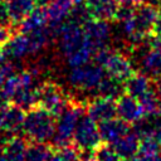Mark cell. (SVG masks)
<instances>
[{
    "label": "cell",
    "instance_id": "cell-5",
    "mask_svg": "<svg viewBox=\"0 0 161 161\" xmlns=\"http://www.w3.org/2000/svg\"><path fill=\"white\" fill-rule=\"evenodd\" d=\"M57 43L58 49L65 58L77 52L78 49L83 48L86 45L83 25L67 19L62 24L60 30L57 35Z\"/></svg>",
    "mask_w": 161,
    "mask_h": 161
},
{
    "label": "cell",
    "instance_id": "cell-9",
    "mask_svg": "<svg viewBox=\"0 0 161 161\" xmlns=\"http://www.w3.org/2000/svg\"><path fill=\"white\" fill-rule=\"evenodd\" d=\"M72 0H53L48 5H45V14L48 18L47 28L53 38H57L62 24L68 19L72 9H73Z\"/></svg>",
    "mask_w": 161,
    "mask_h": 161
},
{
    "label": "cell",
    "instance_id": "cell-35",
    "mask_svg": "<svg viewBox=\"0 0 161 161\" xmlns=\"http://www.w3.org/2000/svg\"><path fill=\"white\" fill-rule=\"evenodd\" d=\"M122 161H147V158H145L143 156H141V155L137 153V155H135L132 157H128V158H125Z\"/></svg>",
    "mask_w": 161,
    "mask_h": 161
},
{
    "label": "cell",
    "instance_id": "cell-11",
    "mask_svg": "<svg viewBox=\"0 0 161 161\" xmlns=\"http://www.w3.org/2000/svg\"><path fill=\"white\" fill-rule=\"evenodd\" d=\"M117 117L126 121L127 123H135L141 117L145 116L143 108L140 103V101L127 93L122 94L117 101Z\"/></svg>",
    "mask_w": 161,
    "mask_h": 161
},
{
    "label": "cell",
    "instance_id": "cell-15",
    "mask_svg": "<svg viewBox=\"0 0 161 161\" xmlns=\"http://www.w3.org/2000/svg\"><path fill=\"white\" fill-rule=\"evenodd\" d=\"M140 142H141V138L137 136V133L135 131H132V132L128 131L126 135H123L117 141L111 143V146L117 152V155L122 160H125V158L132 157L138 153Z\"/></svg>",
    "mask_w": 161,
    "mask_h": 161
},
{
    "label": "cell",
    "instance_id": "cell-41",
    "mask_svg": "<svg viewBox=\"0 0 161 161\" xmlns=\"http://www.w3.org/2000/svg\"><path fill=\"white\" fill-rule=\"evenodd\" d=\"M158 3H161V0H158Z\"/></svg>",
    "mask_w": 161,
    "mask_h": 161
},
{
    "label": "cell",
    "instance_id": "cell-42",
    "mask_svg": "<svg viewBox=\"0 0 161 161\" xmlns=\"http://www.w3.org/2000/svg\"><path fill=\"white\" fill-rule=\"evenodd\" d=\"M0 1H4V0H0Z\"/></svg>",
    "mask_w": 161,
    "mask_h": 161
},
{
    "label": "cell",
    "instance_id": "cell-17",
    "mask_svg": "<svg viewBox=\"0 0 161 161\" xmlns=\"http://www.w3.org/2000/svg\"><path fill=\"white\" fill-rule=\"evenodd\" d=\"M87 6L93 19L101 20H111L114 19L118 1L117 0H88Z\"/></svg>",
    "mask_w": 161,
    "mask_h": 161
},
{
    "label": "cell",
    "instance_id": "cell-21",
    "mask_svg": "<svg viewBox=\"0 0 161 161\" xmlns=\"http://www.w3.org/2000/svg\"><path fill=\"white\" fill-rule=\"evenodd\" d=\"M35 0H5L11 23L19 24L34 8Z\"/></svg>",
    "mask_w": 161,
    "mask_h": 161
},
{
    "label": "cell",
    "instance_id": "cell-32",
    "mask_svg": "<svg viewBox=\"0 0 161 161\" xmlns=\"http://www.w3.org/2000/svg\"><path fill=\"white\" fill-rule=\"evenodd\" d=\"M156 94H157V98H158V113L161 114V78H160V79H157Z\"/></svg>",
    "mask_w": 161,
    "mask_h": 161
},
{
    "label": "cell",
    "instance_id": "cell-1",
    "mask_svg": "<svg viewBox=\"0 0 161 161\" xmlns=\"http://www.w3.org/2000/svg\"><path fill=\"white\" fill-rule=\"evenodd\" d=\"M21 131L31 141L49 142L55 132V116L39 106L33 107L25 114Z\"/></svg>",
    "mask_w": 161,
    "mask_h": 161
},
{
    "label": "cell",
    "instance_id": "cell-33",
    "mask_svg": "<svg viewBox=\"0 0 161 161\" xmlns=\"http://www.w3.org/2000/svg\"><path fill=\"white\" fill-rule=\"evenodd\" d=\"M117 1H118V4H127V5H132V6H137L143 3V0H117Z\"/></svg>",
    "mask_w": 161,
    "mask_h": 161
},
{
    "label": "cell",
    "instance_id": "cell-19",
    "mask_svg": "<svg viewBox=\"0 0 161 161\" xmlns=\"http://www.w3.org/2000/svg\"><path fill=\"white\" fill-rule=\"evenodd\" d=\"M25 109L16 104H6L3 112V128L9 130L14 133H16L19 130L23 128L24 118H25Z\"/></svg>",
    "mask_w": 161,
    "mask_h": 161
},
{
    "label": "cell",
    "instance_id": "cell-29",
    "mask_svg": "<svg viewBox=\"0 0 161 161\" xmlns=\"http://www.w3.org/2000/svg\"><path fill=\"white\" fill-rule=\"evenodd\" d=\"M15 73V65L14 62L10 60H4L3 63H0V88L3 87L4 82L6 80V78L11 74Z\"/></svg>",
    "mask_w": 161,
    "mask_h": 161
},
{
    "label": "cell",
    "instance_id": "cell-22",
    "mask_svg": "<svg viewBox=\"0 0 161 161\" xmlns=\"http://www.w3.org/2000/svg\"><path fill=\"white\" fill-rule=\"evenodd\" d=\"M26 36H28V42H29L30 54H36L40 50H43L48 45L50 38H53L47 26L36 29V30H33L30 33H26Z\"/></svg>",
    "mask_w": 161,
    "mask_h": 161
},
{
    "label": "cell",
    "instance_id": "cell-8",
    "mask_svg": "<svg viewBox=\"0 0 161 161\" xmlns=\"http://www.w3.org/2000/svg\"><path fill=\"white\" fill-rule=\"evenodd\" d=\"M83 30L86 44L92 50L93 55L96 52L107 48L111 40V26L108 20L91 19L83 25Z\"/></svg>",
    "mask_w": 161,
    "mask_h": 161
},
{
    "label": "cell",
    "instance_id": "cell-30",
    "mask_svg": "<svg viewBox=\"0 0 161 161\" xmlns=\"http://www.w3.org/2000/svg\"><path fill=\"white\" fill-rule=\"evenodd\" d=\"M0 24L6 25V26L13 25V23L10 20V16H9V13H8V8H6L5 1H0Z\"/></svg>",
    "mask_w": 161,
    "mask_h": 161
},
{
    "label": "cell",
    "instance_id": "cell-38",
    "mask_svg": "<svg viewBox=\"0 0 161 161\" xmlns=\"http://www.w3.org/2000/svg\"><path fill=\"white\" fill-rule=\"evenodd\" d=\"M5 60V57H4V53H3V49L0 48V63H3Z\"/></svg>",
    "mask_w": 161,
    "mask_h": 161
},
{
    "label": "cell",
    "instance_id": "cell-16",
    "mask_svg": "<svg viewBox=\"0 0 161 161\" xmlns=\"http://www.w3.org/2000/svg\"><path fill=\"white\" fill-rule=\"evenodd\" d=\"M125 93H126L125 80L118 79V78L106 73V75L102 78L101 83L97 88L96 96H101V97H106V98L117 101Z\"/></svg>",
    "mask_w": 161,
    "mask_h": 161
},
{
    "label": "cell",
    "instance_id": "cell-27",
    "mask_svg": "<svg viewBox=\"0 0 161 161\" xmlns=\"http://www.w3.org/2000/svg\"><path fill=\"white\" fill-rule=\"evenodd\" d=\"M92 57H93V53H92V50L86 44L83 48L78 49L77 52H74L73 54H70L65 59H67L68 65L70 68H73V67H79V65H83V64L89 63V60H91Z\"/></svg>",
    "mask_w": 161,
    "mask_h": 161
},
{
    "label": "cell",
    "instance_id": "cell-7",
    "mask_svg": "<svg viewBox=\"0 0 161 161\" xmlns=\"http://www.w3.org/2000/svg\"><path fill=\"white\" fill-rule=\"evenodd\" d=\"M64 91L53 82L40 83L38 87V106L57 116L69 102Z\"/></svg>",
    "mask_w": 161,
    "mask_h": 161
},
{
    "label": "cell",
    "instance_id": "cell-40",
    "mask_svg": "<svg viewBox=\"0 0 161 161\" xmlns=\"http://www.w3.org/2000/svg\"><path fill=\"white\" fill-rule=\"evenodd\" d=\"M0 161H9L8 158H6V156H5V153L3 152V153H0Z\"/></svg>",
    "mask_w": 161,
    "mask_h": 161
},
{
    "label": "cell",
    "instance_id": "cell-6",
    "mask_svg": "<svg viewBox=\"0 0 161 161\" xmlns=\"http://www.w3.org/2000/svg\"><path fill=\"white\" fill-rule=\"evenodd\" d=\"M73 143L79 150L92 151H94L102 143L98 123L87 113H83L78 119L77 127L73 133Z\"/></svg>",
    "mask_w": 161,
    "mask_h": 161
},
{
    "label": "cell",
    "instance_id": "cell-25",
    "mask_svg": "<svg viewBox=\"0 0 161 161\" xmlns=\"http://www.w3.org/2000/svg\"><path fill=\"white\" fill-rule=\"evenodd\" d=\"M157 153H161V142L155 136H148L141 138L138 155L143 156L145 158H150Z\"/></svg>",
    "mask_w": 161,
    "mask_h": 161
},
{
    "label": "cell",
    "instance_id": "cell-36",
    "mask_svg": "<svg viewBox=\"0 0 161 161\" xmlns=\"http://www.w3.org/2000/svg\"><path fill=\"white\" fill-rule=\"evenodd\" d=\"M40 6H45V5H48L49 3H52L53 0H35Z\"/></svg>",
    "mask_w": 161,
    "mask_h": 161
},
{
    "label": "cell",
    "instance_id": "cell-20",
    "mask_svg": "<svg viewBox=\"0 0 161 161\" xmlns=\"http://www.w3.org/2000/svg\"><path fill=\"white\" fill-rule=\"evenodd\" d=\"M48 24V18L45 14V9L43 8H34L19 24H18V30L20 33H30L33 30L40 29L47 26Z\"/></svg>",
    "mask_w": 161,
    "mask_h": 161
},
{
    "label": "cell",
    "instance_id": "cell-18",
    "mask_svg": "<svg viewBox=\"0 0 161 161\" xmlns=\"http://www.w3.org/2000/svg\"><path fill=\"white\" fill-rule=\"evenodd\" d=\"M125 88L127 94L135 98H140L142 94H145L152 88V80L145 73L135 72L130 78L125 80Z\"/></svg>",
    "mask_w": 161,
    "mask_h": 161
},
{
    "label": "cell",
    "instance_id": "cell-3",
    "mask_svg": "<svg viewBox=\"0 0 161 161\" xmlns=\"http://www.w3.org/2000/svg\"><path fill=\"white\" fill-rule=\"evenodd\" d=\"M106 75V70L102 65L87 63L79 67H73L68 74V83L72 88L80 92H97V88Z\"/></svg>",
    "mask_w": 161,
    "mask_h": 161
},
{
    "label": "cell",
    "instance_id": "cell-39",
    "mask_svg": "<svg viewBox=\"0 0 161 161\" xmlns=\"http://www.w3.org/2000/svg\"><path fill=\"white\" fill-rule=\"evenodd\" d=\"M72 1H73V4H84L88 0H72Z\"/></svg>",
    "mask_w": 161,
    "mask_h": 161
},
{
    "label": "cell",
    "instance_id": "cell-10",
    "mask_svg": "<svg viewBox=\"0 0 161 161\" xmlns=\"http://www.w3.org/2000/svg\"><path fill=\"white\" fill-rule=\"evenodd\" d=\"M86 113L97 123L117 117L116 101L101 96L88 98V101L86 102Z\"/></svg>",
    "mask_w": 161,
    "mask_h": 161
},
{
    "label": "cell",
    "instance_id": "cell-34",
    "mask_svg": "<svg viewBox=\"0 0 161 161\" xmlns=\"http://www.w3.org/2000/svg\"><path fill=\"white\" fill-rule=\"evenodd\" d=\"M49 161H67L57 150H54L53 151V155L50 156V158H49Z\"/></svg>",
    "mask_w": 161,
    "mask_h": 161
},
{
    "label": "cell",
    "instance_id": "cell-23",
    "mask_svg": "<svg viewBox=\"0 0 161 161\" xmlns=\"http://www.w3.org/2000/svg\"><path fill=\"white\" fill-rule=\"evenodd\" d=\"M53 151L54 150H52V146H49L47 142L33 141V143H28L25 161H49Z\"/></svg>",
    "mask_w": 161,
    "mask_h": 161
},
{
    "label": "cell",
    "instance_id": "cell-26",
    "mask_svg": "<svg viewBox=\"0 0 161 161\" xmlns=\"http://www.w3.org/2000/svg\"><path fill=\"white\" fill-rule=\"evenodd\" d=\"M143 108L145 114L151 116V114H157L158 113V98L156 94V89H150L145 94H142L140 98H137Z\"/></svg>",
    "mask_w": 161,
    "mask_h": 161
},
{
    "label": "cell",
    "instance_id": "cell-12",
    "mask_svg": "<svg viewBox=\"0 0 161 161\" xmlns=\"http://www.w3.org/2000/svg\"><path fill=\"white\" fill-rule=\"evenodd\" d=\"M3 53L5 60H20L26 55H30L28 36L24 33H18L9 38V40L3 45Z\"/></svg>",
    "mask_w": 161,
    "mask_h": 161
},
{
    "label": "cell",
    "instance_id": "cell-37",
    "mask_svg": "<svg viewBox=\"0 0 161 161\" xmlns=\"http://www.w3.org/2000/svg\"><path fill=\"white\" fill-rule=\"evenodd\" d=\"M147 161H161V153H157V155H155V156L150 157Z\"/></svg>",
    "mask_w": 161,
    "mask_h": 161
},
{
    "label": "cell",
    "instance_id": "cell-24",
    "mask_svg": "<svg viewBox=\"0 0 161 161\" xmlns=\"http://www.w3.org/2000/svg\"><path fill=\"white\" fill-rule=\"evenodd\" d=\"M28 142L20 136H14L11 141L6 145L4 153L9 161H25V151Z\"/></svg>",
    "mask_w": 161,
    "mask_h": 161
},
{
    "label": "cell",
    "instance_id": "cell-31",
    "mask_svg": "<svg viewBox=\"0 0 161 161\" xmlns=\"http://www.w3.org/2000/svg\"><path fill=\"white\" fill-rule=\"evenodd\" d=\"M9 29H10V26L0 24V47H3L9 40V38L11 36V33Z\"/></svg>",
    "mask_w": 161,
    "mask_h": 161
},
{
    "label": "cell",
    "instance_id": "cell-2",
    "mask_svg": "<svg viewBox=\"0 0 161 161\" xmlns=\"http://www.w3.org/2000/svg\"><path fill=\"white\" fill-rule=\"evenodd\" d=\"M84 111L86 106H83L82 102L73 101L70 98L67 106L55 116V132L52 138V143L55 146V148L73 142L74 130Z\"/></svg>",
    "mask_w": 161,
    "mask_h": 161
},
{
    "label": "cell",
    "instance_id": "cell-14",
    "mask_svg": "<svg viewBox=\"0 0 161 161\" xmlns=\"http://www.w3.org/2000/svg\"><path fill=\"white\" fill-rule=\"evenodd\" d=\"M137 63L140 64L142 73H145L150 78H161V50L158 48L151 45V48L141 57Z\"/></svg>",
    "mask_w": 161,
    "mask_h": 161
},
{
    "label": "cell",
    "instance_id": "cell-28",
    "mask_svg": "<svg viewBox=\"0 0 161 161\" xmlns=\"http://www.w3.org/2000/svg\"><path fill=\"white\" fill-rule=\"evenodd\" d=\"M94 161H122V158L111 145L103 142L94 150Z\"/></svg>",
    "mask_w": 161,
    "mask_h": 161
},
{
    "label": "cell",
    "instance_id": "cell-13",
    "mask_svg": "<svg viewBox=\"0 0 161 161\" xmlns=\"http://www.w3.org/2000/svg\"><path fill=\"white\" fill-rule=\"evenodd\" d=\"M98 130H99L102 142L111 145L114 141H117L119 137L126 135L130 131V126L126 121L121 119L119 117H113L111 119L99 122Z\"/></svg>",
    "mask_w": 161,
    "mask_h": 161
},
{
    "label": "cell",
    "instance_id": "cell-4",
    "mask_svg": "<svg viewBox=\"0 0 161 161\" xmlns=\"http://www.w3.org/2000/svg\"><path fill=\"white\" fill-rule=\"evenodd\" d=\"M93 60L102 65L107 74L122 80H126L135 73L132 62L121 52H112L108 48H104L94 53Z\"/></svg>",
    "mask_w": 161,
    "mask_h": 161
}]
</instances>
